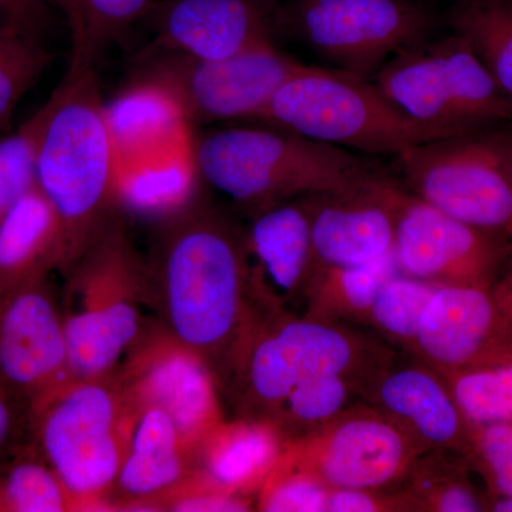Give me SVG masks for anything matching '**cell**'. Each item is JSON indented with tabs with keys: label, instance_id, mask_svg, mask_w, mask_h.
Returning <instances> with one entry per match:
<instances>
[{
	"label": "cell",
	"instance_id": "obj_28",
	"mask_svg": "<svg viewBox=\"0 0 512 512\" xmlns=\"http://www.w3.org/2000/svg\"><path fill=\"white\" fill-rule=\"evenodd\" d=\"M55 57L26 28V22L6 19L0 26V136L20 101L50 69Z\"/></svg>",
	"mask_w": 512,
	"mask_h": 512
},
{
	"label": "cell",
	"instance_id": "obj_40",
	"mask_svg": "<svg viewBox=\"0 0 512 512\" xmlns=\"http://www.w3.org/2000/svg\"><path fill=\"white\" fill-rule=\"evenodd\" d=\"M488 510L512 512V498L488 497Z\"/></svg>",
	"mask_w": 512,
	"mask_h": 512
},
{
	"label": "cell",
	"instance_id": "obj_27",
	"mask_svg": "<svg viewBox=\"0 0 512 512\" xmlns=\"http://www.w3.org/2000/svg\"><path fill=\"white\" fill-rule=\"evenodd\" d=\"M365 386L346 376H325L302 384L269 417L285 441L295 440L363 400Z\"/></svg>",
	"mask_w": 512,
	"mask_h": 512
},
{
	"label": "cell",
	"instance_id": "obj_1",
	"mask_svg": "<svg viewBox=\"0 0 512 512\" xmlns=\"http://www.w3.org/2000/svg\"><path fill=\"white\" fill-rule=\"evenodd\" d=\"M144 259L146 308L204 359L225 393L261 315L249 289L244 228L197 194L154 222Z\"/></svg>",
	"mask_w": 512,
	"mask_h": 512
},
{
	"label": "cell",
	"instance_id": "obj_4",
	"mask_svg": "<svg viewBox=\"0 0 512 512\" xmlns=\"http://www.w3.org/2000/svg\"><path fill=\"white\" fill-rule=\"evenodd\" d=\"M394 357L382 339L349 325L320 322L291 311L261 313L225 393L237 407V416L268 420L302 384L346 376L366 389Z\"/></svg>",
	"mask_w": 512,
	"mask_h": 512
},
{
	"label": "cell",
	"instance_id": "obj_32",
	"mask_svg": "<svg viewBox=\"0 0 512 512\" xmlns=\"http://www.w3.org/2000/svg\"><path fill=\"white\" fill-rule=\"evenodd\" d=\"M439 373L471 424L512 421V360Z\"/></svg>",
	"mask_w": 512,
	"mask_h": 512
},
{
	"label": "cell",
	"instance_id": "obj_13",
	"mask_svg": "<svg viewBox=\"0 0 512 512\" xmlns=\"http://www.w3.org/2000/svg\"><path fill=\"white\" fill-rule=\"evenodd\" d=\"M137 410L156 407L173 419L192 453L221 421V390L210 366L156 318L114 370Z\"/></svg>",
	"mask_w": 512,
	"mask_h": 512
},
{
	"label": "cell",
	"instance_id": "obj_31",
	"mask_svg": "<svg viewBox=\"0 0 512 512\" xmlns=\"http://www.w3.org/2000/svg\"><path fill=\"white\" fill-rule=\"evenodd\" d=\"M437 288L402 274L394 276L377 295L365 326L383 342L412 356L419 338L421 316Z\"/></svg>",
	"mask_w": 512,
	"mask_h": 512
},
{
	"label": "cell",
	"instance_id": "obj_9",
	"mask_svg": "<svg viewBox=\"0 0 512 512\" xmlns=\"http://www.w3.org/2000/svg\"><path fill=\"white\" fill-rule=\"evenodd\" d=\"M403 187L434 208L508 237L512 225V126L429 141L396 157Z\"/></svg>",
	"mask_w": 512,
	"mask_h": 512
},
{
	"label": "cell",
	"instance_id": "obj_10",
	"mask_svg": "<svg viewBox=\"0 0 512 512\" xmlns=\"http://www.w3.org/2000/svg\"><path fill=\"white\" fill-rule=\"evenodd\" d=\"M275 29L338 70L369 79L403 50L429 40L436 15L412 0H288Z\"/></svg>",
	"mask_w": 512,
	"mask_h": 512
},
{
	"label": "cell",
	"instance_id": "obj_36",
	"mask_svg": "<svg viewBox=\"0 0 512 512\" xmlns=\"http://www.w3.org/2000/svg\"><path fill=\"white\" fill-rule=\"evenodd\" d=\"M468 463L484 478L488 497L512 498V421L473 424Z\"/></svg>",
	"mask_w": 512,
	"mask_h": 512
},
{
	"label": "cell",
	"instance_id": "obj_24",
	"mask_svg": "<svg viewBox=\"0 0 512 512\" xmlns=\"http://www.w3.org/2000/svg\"><path fill=\"white\" fill-rule=\"evenodd\" d=\"M399 274L393 251L366 265H316L303 292V315L338 325H365L377 295Z\"/></svg>",
	"mask_w": 512,
	"mask_h": 512
},
{
	"label": "cell",
	"instance_id": "obj_33",
	"mask_svg": "<svg viewBox=\"0 0 512 512\" xmlns=\"http://www.w3.org/2000/svg\"><path fill=\"white\" fill-rule=\"evenodd\" d=\"M117 146L144 147L156 143L183 121L173 101L148 84L134 82L114 103L107 104Z\"/></svg>",
	"mask_w": 512,
	"mask_h": 512
},
{
	"label": "cell",
	"instance_id": "obj_17",
	"mask_svg": "<svg viewBox=\"0 0 512 512\" xmlns=\"http://www.w3.org/2000/svg\"><path fill=\"white\" fill-rule=\"evenodd\" d=\"M404 191L383 171L346 190L303 197L316 265H366L390 254Z\"/></svg>",
	"mask_w": 512,
	"mask_h": 512
},
{
	"label": "cell",
	"instance_id": "obj_39",
	"mask_svg": "<svg viewBox=\"0 0 512 512\" xmlns=\"http://www.w3.org/2000/svg\"><path fill=\"white\" fill-rule=\"evenodd\" d=\"M40 0H0V6L3 9V15L6 19H16L26 22L32 15L35 3Z\"/></svg>",
	"mask_w": 512,
	"mask_h": 512
},
{
	"label": "cell",
	"instance_id": "obj_7",
	"mask_svg": "<svg viewBox=\"0 0 512 512\" xmlns=\"http://www.w3.org/2000/svg\"><path fill=\"white\" fill-rule=\"evenodd\" d=\"M258 121L322 143L376 156L460 134L404 113L369 79L303 64L269 101Z\"/></svg>",
	"mask_w": 512,
	"mask_h": 512
},
{
	"label": "cell",
	"instance_id": "obj_22",
	"mask_svg": "<svg viewBox=\"0 0 512 512\" xmlns=\"http://www.w3.org/2000/svg\"><path fill=\"white\" fill-rule=\"evenodd\" d=\"M64 256L62 221L35 187L0 224V303L16 289L62 271Z\"/></svg>",
	"mask_w": 512,
	"mask_h": 512
},
{
	"label": "cell",
	"instance_id": "obj_6",
	"mask_svg": "<svg viewBox=\"0 0 512 512\" xmlns=\"http://www.w3.org/2000/svg\"><path fill=\"white\" fill-rule=\"evenodd\" d=\"M28 416L39 456L72 494L77 511H111L110 491L138 417L114 372L70 379Z\"/></svg>",
	"mask_w": 512,
	"mask_h": 512
},
{
	"label": "cell",
	"instance_id": "obj_3",
	"mask_svg": "<svg viewBox=\"0 0 512 512\" xmlns=\"http://www.w3.org/2000/svg\"><path fill=\"white\" fill-rule=\"evenodd\" d=\"M194 173L252 214L346 190L383 173L369 157L282 128L232 127L195 138Z\"/></svg>",
	"mask_w": 512,
	"mask_h": 512
},
{
	"label": "cell",
	"instance_id": "obj_12",
	"mask_svg": "<svg viewBox=\"0 0 512 512\" xmlns=\"http://www.w3.org/2000/svg\"><path fill=\"white\" fill-rule=\"evenodd\" d=\"M424 451L365 400L319 429L286 441L276 466L301 471L330 490L400 487Z\"/></svg>",
	"mask_w": 512,
	"mask_h": 512
},
{
	"label": "cell",
	"instance_id": "obj_8",
	"mask_svg": "<svg viewBox=\"0 0 512 512\" xmlns=\"http://www.w3.org/2000/svg\"><path fill=\"white\" fill-rule=\"evenodd\" d=\"M373 79L404 113L454 134L512 121V97L456 33L403 50Z\"/></svg>",
	"mask_w": 512,
	"mask_h": 512
},
{
	"label": "cell",
	"instance_id": "obj_15",
	"mask_svg": "<svg viewBox=\"0 0 512 512\" xmlns=\"http://www.w3.org/2000/svg\"><path fill=\"white\" fill-rule=\"evenodd\" d=\"M412 357L437 372L512 360V272L487 286H439Z\"/></svg>",
	"mask_w": 512,
	"mask_h": 512
},
{
	"label": "cell",
	"instance_id": "obj_35",
	"mask_svg": "<svg viewBox=\"0 0 512 512\" xmlns=\"http://www.w3.org/2000/svg\"><path fill=\"white\" fill-rule=\"evenodd\" d=\"M330 488L301 471L274 467L256 494L255 510L328 512Z\"/></svg>",
	"mask_w": 512,
	"mask_h": 512
},
{
	"label": "cell",
	"instance_id": "obj_38",
	"mask_svg": "<svg viewBox=\"0 0 512 512\" xmlns=\"http://www.w3.org/2000/svg\"><path fill=\"white\" fill-rule=\"evenodd\" d=\"M18 434L16 404L0 383V463L10 457Z\"/></svg>",
	"mask_w": 512,
	"mask_h": 512
},
{
	"label": "cell",
	"instance_id": "obj_11",
	"mask_svg": "<svg viewBox=\"0 0 512 512\" xmlns=\"http://www.w3.org/2000/svg\"><path fill=\"white\" fill-rule=\"evenodd\" d=\"M136 82L168 97L183 121L204 126L231 120H258L282 84L305 63L274 42L221 60L175 53L143 52Z\"/></svg>",
	"mask_w": 512,
	"mask_h": 512
},
{
	"label": "cell",
	"instance_id": "obj_5",
	"mask_svg": "<svg viewBox=\"0 0 512 512\" xmlns=\"http://www.w3.org/2000/svg\"><path fill=\"white\" fill-rule=\"evenodd\" d=\"M146 259L117 211L64 272L62 309L73 379L110 375L146 325Z\"/></svg>",
	"mask_w": 512,
	"mask_h": 512
},
{
	"label": "cell",
	"instance_id": "obj_23",
	"mask_svg": "<svg viewBox=\"0 0 512 512\" xmlns=\"http://www.w3.org/2000/svg\"><path fill=\"white\" fill-rule=\"evenodd\" d=\"M285 443L269 421L237 416L221 421L202 440L195 464L224 490L256 500Z\"/></svg>",
	"mask_w": 512,
	"mask_h": 512
},
{
	"label": "cell",
	"instance_id": "obj_34",
	"mask_svg": "<svg viewBox=\"0 0 512 512\" xmlns=\"http://www.w3.org/2000/svg\"><path fill=\"white\" fill-rule=\"evenodd\" d=\"M47 116L43 104L16 130L0 136V224L36 187V156Z\"/></svg>",
	"mask_w": 512,
	"mask_h": 512
},
{
	"label": "cell",
	"instance_id": "obj_14",
	"mask_svg": "<svg viewBox=\"0 0 512 512\" xmlns=\"http://www.w3.org/2000/svg\"><path fill=\"white\" fill-rule=\"evenodd\" d=\"M393 254L400 274L437 286H487L507 269L510 242L404 191Z\"/></svg>",
	"mask_w": 512,
	"mask_h": 512
},
{
	"label": "cell",
	"instance_id": "obj_42",
	"mask_svg": "<svg viewBox=\"0 0 512 512\" xmlns=\"http://www.w3.org/2000/svg\"><path fill=\"white\" fill-rule=\"evenodd\" d=\"M40 2H49V3H55V0H40Z\"/></svg>",
	"mask_w": 512,
	"mask_h": 512
},
{
	"label": "cell",
	"instance_id": "obj_41",
	"mask_svg": "<svg viewBox=\"0 0 512 512\" xmlns=\"http://www.w3.org/2000/svg\"><path fill=\"white\" fill-rule=\"evenodd\" d=\"M508 242H510V259H508L507 269L505 271L512 272V225L510 231H508Z\"/></svg>",
	"mask_w": 512,
	"mask_h": 512
},
{
	"label": "cell",
	"instance_id": "obj_18",
	"mask_svg": "<svg viewBox=\"0 0 512 512\" xmlns=\"http://www.w3.org/2000/svg\"><path fill=\"white\" fill-rule=\"evenodd\" d=\"M275 0H156L144 52L221 60L274 42Z\"/></svg>",
	"mask_w": 512,
	"mask_h": 512
},
{
	"label": "cell",
	"instance_id": "obj_16",
	"mask_svg": "<svg viewBox=\"0 0 512 512\" xmlns=\"http://www.w3.org/2000/svg\"><path fill=\"white\" fill-rule=\"evenodd\" d=\"M49 279L30 282L0 303V383L28 414L73 379L62 309Z\"/></svg>",
	"mask_w": 512,
	"mask_h": 512
},
{
	"label": "cell",
	"instance_id": "obj_30",
	"mask_svg": "<svg viewBox=\"0 0 512 512\" xmlns=\"http://www.w3.org/2000/svg\"><path fill=\"white\" fill-rule=\"evenodd\" d=\"M156 0H55L69 23L72 47L99 59L101 50L119 42L147 18Z\"/></svg>",
	"mask_w": 512,
	"mask_h": 512
},
{
	"label": "cell",
	"instance_id": "obj_26",
	"mask_svg": "<svg viewBox=\"0 0 512 512\" xmlns=\"http://www.w3.org/2000/svg\"><path fill=\"white\" fill-rule=\"evenodd\" d=\"M470 463L451 453L419 457L402 484L419 512H480L488 510V495L470 480Z\"/></svg>",
	"mask_w": 512,
	"mask_h": 512
},
{
	"label": "cell",
	"instance_id": "obj_20",
	"mask_svg": "<svg viewBox=\"0 0 512 512\" xmlns=\"http://www.w3.org/2000/svg\"><path fill=\"white\" fill-rule=\"evenodd\" d=\"M244 244L256 308L261 313L289 311L302 298L316 266L305 198L254 212L244 228Z\"/></svg>",
	"mask_w": 512,
	"mask_h": 512
},
{
	"label": "cell",
	"instance_id": "obj_19",
	"mask_svg": "<svg viewBox=\"0 0 512 512\" xmlns=\"http://www.w3.org/2000/svg\"><path fill=\"white\" fill-rule=\"evenodd\" d=\"M363 400L393 421L426 453H451L470 461L473 424L461 412L443 377L413 357H396L367 383Z\"/></svg>",
	"mask_w": 512,
	"mask_h": 512
},
{
	"label": "cell",
	"instance_id": "obj_2",
	"mask_svg": "<svg viewBox=\"0 0 512 512\" xmlns=\"http://www.w3.org/2000/svg\"><path fill=\"white\" fill-rule=\"evenodd\" d=\"M36 187L62 221V275L120 210L119 146L101 94L97 59L72 47L62 82L46 101Z\"/></svg>",
	"mask_w": 512,
	"mask_h": 512
},
{
	"label": "cell",
	"instance_id": "obj_37",
	"mask_svg": "<svg viewBox=\"0 0 512 512\" xmlns=\"http://www.w3.org/2000/svg\"><path fill=\"white\" fill-rule=\"evenodd\" d=\"M328 512H419L402 485L396 488L330 490Z\"/></svg>",
	"mask_w": 512,
	"mask_h": 512
},
{
	"label": "cell",
	"instance_id": "obj_43",
	"mask_svg": "<svg viewBox=\"0 0 512 512\" xmlns=\"http://www.w3.org/2000/svg\"><path fill=\"white\" fill-rule=\"evenodd\" d=\"M0 13H3V9H2V6H0Z\"/></svg>",
	"mask_w": 512,
	"mask_h": 512
},
{
	"label": "cell",
	"instance_id": "obj_25",
	"mask_svg": "<svg viewBox=\"0 0 512 512\" xmlns=\"http://www.w3.org/2000/svg\"><path fill=\"white\" fill-rule=\"evenodd\" d=\"M450 25L512 97V0H457Z\"/></svg>",
	"mask_w": 512,
	"mask_h": 512
},
{
	"label": "cell",
	"instance_id": "obj_29",
	"mask_svg": "<svg viewBox=\"0 0 512 512\" xmlns=\"http://www.w3.org/2000/svg\"><path fill=\"white\" fill-rule=\"evenodd\" d=\"M77 504L40 456L16 454L0 463V512H72Z\"/></svg>",
	"mask_w": 512,
	"mask_h": 512
},
{
	"label": "cell",
	"instance_id": "obj_21",
	"mask_svg": "<svg viewBox=\"0 0 512 512\" xmlns=\"http://www.w3.org/2000/svg\"><path fill=\"white\" fill-rule=\"evenodd\" d=\"M195 467L194 453L173 419L156 407L138 410L127 456L110 491L111 511H144Z\"/></svg>",
	"mask_w": 512,
	"mask_h": 512
}]
</instances>
